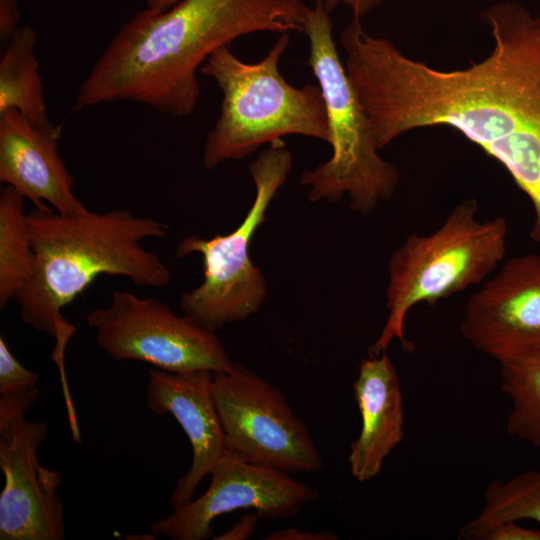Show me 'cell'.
Wrapping results in <instances>:
<instances>
[{
    "instance_id": "1",
    "label": "cell",
    "mask_w": 540,
    "mask_h": 540,
    "mask_svg": "<svg viewBox=\"0 0 540 540\" xmlns=\"http://www.w3.org/2000/svg\"><path fill=\"white\" fill-rule=\"evenodd\" d=\"M309 10L299 0H180L141 10L81 82L73 110L133 101L186 117L200 96L197 70L211 54L255 32H304Z\"/></svg>"
},
{
    "instance_id": "2",
    "label": "cell",
    "mask_w": 540,
    "mask_h": 540,
    "mask_svg": "<svg viewBox=\"0 0 540 540\" xmlns=\"http://www.w3.org/2000/svg\"><path fill=\"white\" fill-rule=\"evenodd\" d=\"M34 253L32 277L14 300L21 320L67 343L75 332L62 315L100 275L122 276L137 286L163 288L171 270L142 242L163 238L169 225L126 209L62 215L54 209L27 213Z\"/></svg>"
},
{
    "instance_id": "3",
    "label": "cell",
    "mask_w": 540,
    "mask_h": 540,
    "mask_svg": "<svg viewBox=\"0 0 540 540\" xmlns=\"http://www.w3.org/2000/svg\"><path fill=\"white\" fill-rule=\"evenodd\" d=\"M289 43V33L280 34L265 57L255 63L241 61L229 46H223L202 65L200 72L212 78L222 92L219 116L204 143L205 169L240 160L288 135L330 143L319 85L295 87L280 73V59Z\"/></svg>"
},
{
    "instance_id": "4",
    "label": "cell",
    "mask_w": 540,
    "mask_h": 540,
    "mask_svg": "<svg viewBox=\"0 0 540 540\" xmlns=\"http://www.w3.org/2000/svg\"><path fill=\"white\" fill-rule=\"evenodd\" d=\"M476 199L462 200L429 235L409 234L388 262V316L368 356L385 352L398 339L408 349L404 322L422 302L434 305L491 274L506 252L507 222L497 216L481 221Z\"/></svg>"
},
{
    "instance_id": "5",
    "label": "cell",
    "mask_w": 540,
    "mask_h": 540,
    "mask_svg": "<svg viewBox=\"0 0 540 540\" xmlns=\"http://www.w3.org/2000/svg\"><path fill=\"white\" fill-rule=\"evenodd\" d=\"M315 2L304 29L309 41L307 63L325 101L332 155L314 169L306 170L301 184L309 187L308 198L312 202L335 203L348 196L350 208L366 215L380 202L392 199L400 173L378 153L367 117L333 40L330 13L321 0Z\"/></svg>"
},
{
    "instance_id": "6",
    "label": "cell",
    "mask_w": 540,
    "mask_h": 540,
    "mask_svg": "<svg viewBox=\"0 0 540 540\" xmlns=\"http://www.w3.org/2000/svg\"><path fill=\"white\" fill-rule=\"evenodd\" d=\"M291 169L292 155L285 143H272L249 165L255 198L240 225L225 235L209 239L190 235L178 243L177 258L194 253L202 257L203 281L184 292L179 305L205 329L215 332L245 320L262 306L268 288L262 271L250 258L249 245Z\"/></svg>"
},
{
    "instance_id": "7",
    "label": "cell",
    "mask_w": 540,
    "mask_h": 540,
    "mask_svg": "<svg viewBox=\"0 0 540 540\" xmlns=\"http://www.w3.org/2000/svg\"><path fill=\"white\" fill-rule=\"evenodd\" d=\"M212 393L229 453L287 473L321 470L308 427L273 384L234 362L231 370L213 373Z\"/></svg>"
},
{
    "instance_id": "8",
    "label": "cell",
    "mask_w": 540,
    "mask_h": 540,
    "mask_svg": "<svg viewBox=\"0 0 540 540\" xmlns=\"http://www.w3.org/2000/svg\"><path fill=\"white\" fill-rule=\"evenodd\" d=\"M87 324L115 361H142L177 373H224L234 365L215 332L185 314L177 315L157 298L116 290L107 307L88 314Z\"/></svg>"
},
{
    "instance_id": "9",
    "label": "cell",
    "mask_w": 540,
    "mask_h": 540,
    "mask_svg": "<svg viewBox=\"0 0 540 540\" xmlns=\"http://www.w3.org/2000/svg\"><path fill=\"white\" fill-rule=\"evenodd\" d=\"M40 390L0 397V540H62L64 506L58 494L62 474L40 464L38 449L49 425L25 418Z\"/></svg>"
},
{
    "instance_id": "10",
    "label": "cell",
    "mask_w": 540,
    "mask_h": 540,
    "mask_svg": "<svg viewBox=\"0 0 540 540\" xmlns=\"http://www.w3.org/2000/svg\"><path fill=\"white\" fill-rule=\"evenodd\" d=\"M208 489L197 499L173 509L151 525L156 537L172 540H207L212 522L238 509H253L261 520L295 516L318 492L289 473L246 462L228 451L210 473Z\"/></svg>"
},
{
    "instance_id": "11",
    "label": "cell",
    "mask_w": 540,
    "mask_h": 540,
    "mask_svg": "<svg viewBox=\"0 0 540 540\" xmlns=\"http://www.w3.org/2000/svg\"><path fill=\"white\" fill-rule=\"evenodd\" d=\"M460 330L498 363L540 347V255L506 261L470 297Z\"/></svg>"
},
{
    "instance_id": "12",
    "label": "cell",
    "mask_w": 540,
    "mask_h": 540,
    "mask_svg": "<svg viewBox=\"0 0 540 540\" xmlns=\"http://www.w3.org/2000/svg\"><path fill=\"white\" fill-rule=\"evenodd\" d=\"M61 128L32 123L15 109L0 113V181L34 208L76 215L88 208L74 195V178L59 154Z\"/></svg>"
},
{
    "instance_id": "13",
    "label": "cell",
    "mask_w": 540,
    "mask_h": 540,
    "mask_svg": "<svg viewBox=\"0 0 540 540\" xmlns=\"http://www.w3.org/2000/svg\"><path fill=\"white\" fill-rule=\"evenodd\" d=\"M213 372L196 370L148 371L146 404L158 416L171 414L185 432L192 448L188 471L177 480L169 498L176 509L191 501L204 477L227 452L220 418L212 393Z\"/></svg>"
},
{
    "instance_id": "14",
    "label": "cell",
    "mask_w": 540,
    "mask_h": 540,
    "mask_svg": "<svg viewBox=\"0 0 540 540\" xmlns=\"http://www.w3.org/2000/svg\"><path fill=\"white\" fill-rule=\"evenodd\" d=\"M353 392L361 416L348 461L358 482L375 478L385 459L402 441L404 408L400 379L387 352L362 359Z\"/></svg>"
},
{
    "instance_id": "15",
    "label": "cell",
    "mask_w": 540,
    "mask_h": 540,
    "mask_svg": "<svg viewBox=\"0 0 540 540\" xmlns=\"http://www.w3.org/2000/svg\"><path fill=\"white\" fill-rule=\"evenodd\" d=\"M37 33L21 26L0 57V113L15 109L32 123L49 121L45 92L35 54Z\"/></svg>"
},
{
    "instance_id": "16",
    "label": "cell",
    "mask_w": 540,
    "mask_h": 540,
    "mask_svg": "<svg viewBox=\"0 0 540 540\" xmlns=\"http://www.w3.org/2000/svg\"><path fill=\"white\" fill-rule=\"evenodd\" d=\"M25 197L14 187L0 191V308L15 298L32 277L34 253L31 245Z\"/></svg>"
},
{
    "instance_id": "17",
    "label": "cell",
    "mask_w": 540,
    "mask_h": 540,
    "mask_svg": "<svg viewBox=\"0 0 540 540\" xmlns=\"http://www.w3.org/2000/svg\"><path fill=\"white\" fill-rule=\"evenodd\" d=\"M499 364L500 387L512 402L506 431L540 448V347Z\"/></svg>"
},
{
    "instance_id": "18",
    "label": "cell",
    "mask_w": 540,
    "mask_h": 540,
    "mask_svg": "<svg viewBox=\"0 0 540 540\" xmlns=\"http://www.w3.org/2000/svg\"><path fill=\"white\" fill-rule=\"evenodd\" d=\"M521 520L540 523V470L492 481L485 489L481 512L459 529L458 539L478 540L494 525Z\"/></svg>"
},
{
    "instance_id": "19",
    "label": "cell",
    "mask_w": 540,
    "mask_h": 540,
    "mask_svg": "<svg viewBox=\"0 0 540 540\" xmlns=\"http://www.w3.org/2000/svg\"><path fill=\"white\" fill-rule=\"evenodd\" d=\"M39 375L23 366L0 337V395L38 387Z\"/></svg>"
},
{
    "instance_id": "20",
    "label": "cell",
    "mask_w": 540,
    "mask_h": 540,
    "mask_svg": "<svg viewBox=\"0 0 540 540\" xmlns=\"http://www.w3.org/2000/svg\"><path fill=\"white\" fill-rule=\"evenodd\" d=\"M478 540H540V530L525 528L518 522L509 521L490 527Z\"/></svg>"
},
{
    "instance_id": "21",
    "label": "cell",
    "mask_w": 540,
    "mask_h": 540,
    "mask_svg": "<svg viewBox=\"0 0 540 540\" xmlns=\"http://www.w3.org/2000/svg\"><path fill=\"white\" fill-rule=\"evenodd\" d=\"M18 0H0V42L5 45L19 29Z\"/></svg>"
},
{
    "instance_id": "22",
    "label": "cell",
    "mask_w": 540,
    "mask_h": 540,
    "mask_svg": "<svg viewBox=\"0 0 540 540\" xmlns=\"http://www.w3.org/2000/svg\"><path fill=\"white\" fill-rule=\"evenodd\" d=\"M259 516L254 512L243 515L229 530L213 537L215 540H246L250 538L257 527Z\"/></svg>"
},
{
    "instance_id": "23",
    "label": "cell",
    "mask_w": 540,
    "mask_h": 540,
    "mask_svg": "<svg viewBox=\"0 0 540 540\" xmlns=\"http://www.w3.org/2000/svg\"><path fill=\"white\" fill-rule=\"evenodd\" d=\"M265 540H336L338 537L329 531L311 532L296 527L282 529L270 533Z\"/></svg>"
},
{
    "instance_id": "24",
    "label": "cell",
    "mask_w": 540,
    "mask_h": 540,
    "mask_svg": "<svg viewBox=\"0 0 540 540\" xmlns=\"http://www.w3.org/2000/svg\"><path fill=\"white\" fill-rule=\"evenodd\" d=\"M324 8L331 13L339 4L350 8L354 17L361 18L377 7L381 0H321Z\"/></svg>"
},
{
    "instance_id": "25",
    "label": "cell",
    "mask_w": 540,
    "mask_h": 540,
    "mask_svg": "<svg viewBox=\"0 0 540 540\" xmlns=\"http://www.w3.org/2000/svg\"><path fill=\"white\" fill-rule=\"evenodd\" d=\"M147 8L164 11L178 3L180 0H144Z\"/></svg>"
}]
</instances>
